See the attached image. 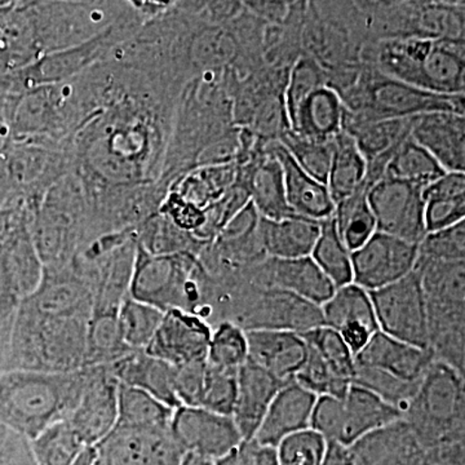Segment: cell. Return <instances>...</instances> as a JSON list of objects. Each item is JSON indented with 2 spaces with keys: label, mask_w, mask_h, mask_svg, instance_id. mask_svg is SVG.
<instances>
[{
  "label": "cell",
  "mask_w": 465,
  "mask_h": 465,
  "mask_svg": "<svg viewBox=\"0 0 465 465\" xmlns=\"http://www.w3.org/2000/svg\"><path fill=\"white\" fill-rule=\"evenodd\" d=\"M349 451L354 465H439L403 418L366 434Z\"/></svg>",
  "instance_id": "20"
},
{
  "label": "cell",
  "mask_w": 465,
  "mask_h": 465,
  "mask_svg": "<svg viewBox=\"0 0 465 465\" xmlns=\"http://www.w3.org/2000/svg\"><path fill=\"white\" fill-rule=\"evenodd\" d=\"M366 177V158L358 149L356 140L342 130L333 137L331 168L326 183L333 204L345 200L362 186H367Z\"/></svg>",
  "instance_id": "34"
},
{
  "label": "cell",
  "mask_w": 465,
  "mask_h": 465,
  "mask_svg": "<svg viewBox=\"0 0 465 465\" xmlns=\"http://www.w3.org/2000/svg\"><path fill=\"white\" fill-rule=\"evenodd\" d=\"M321 222L302 216L272 222L260 217L259 238L262 252L271 259L307 258L313 252Z\"/></svg>",
  "instance_id": "31"
},
{
  "label": "cell",
  "mask_w": 465,
  "mask_h": 465,
  "mask_svg": "<svg viewBox=\"0 0 465 465\" xmlns=\"http://www.w3.org/2000/svg\"><path fill=\"white\" fill-rule=\"evenodd\" d=\"M85 381V369L69 372L9 370L0 375V425L30 440L66 420Z\"/></svg>",
  "instance_id": "3"
},
{
  "label": "cell",
  "mask_w": 465,
  "mask_h": 465,
  "mask_svg": "<svg viewBox=\"0 0 465 465\" xmlns=\"http://www.w3.org/2000/svg\"><path fill=\"white\" fill-rule=\"evenodd\" d=\"M170 430L186 454L216 461L243 442L232 416L203 407L180 406L173 411Z\"/></svg>",
  "instance_id": "15"
},
{
  "label": "cell",
  "mask_w": 465,
  "mask_h": 465,
  "mask_svg": "<svg viewBox=\"0 0 465 465\" xmlns=\"http://www.w3.org/2000/svg\"><path fill=\"white\" fill-rule=\"evenodd\" d=\"M30 232L45 268L67 264L91 243L90 208L75 173L64 174L48 189L32 215Z\"/></svg>",
  "instance_id": "7"
},
{
  "label": "cell",
  "mask_w": 465,
  "mask_h": 465,
  "mask_svg": "<svg viewBox=\"0 0 465 465\" xmlns=\"http://www.w3.org/2000/svg\"><path fill=\"white\" fill-rule=\"evenodd\" d=\"M109 58L108 100L65 148L85 192L158 183L173 130L179 85Z\"/></svg>",
  "instance_id": "1"
},
{
  "label": "cell",
  "mask_w": 465,
  "mask_h": 465,
  "mask_svg": "<svg viewBox=\"0 0 465 465\" xmlns=\"http://www.w3.org/2000/svg\"><path fill=\"white\" fill-rule=\"evenodd\" d=\"M249 188L250 202L262 219L278 222L296 216L287 203L282 166L273 153L253 171Z\"/></svg>",
  "instance_id": "35"
},
{
  "label": "cell",
  "mask_w": 465,
  "mask_h": 465,
  "mask_svg": "<svg viewBox=\"0 0 465 465\" xmlns=\"http://www.w3.org/2000/svg\"><path fill=\"white\" fill-rule=\"evenodd\" d=\"M403 419L433 452L439 465H464V375L434 361L403 410Z\"/></svg>",
  "instance_id": "2"
},
{
  "label": "cell",
  "mask_w": 465,
  "mask_h": 465,
  "mask_svg": "<svg viewBox=\"0 0 465 465\" xmlns=\"http://www.w3.org/2000/svg\"><path fill=\"white\" fill-rule=\"evenodd\" d=\"M207 361L174 367V390L180 405L200 407Z\"/></svg>",
  "instance_id": "51"
},
{
  "label": "cell",
  "mask_w": 465,
  "mask_h": 465,
  "mask_svg": "<svg viewBox=\"0 0 465 465\" xmlns=\"http://www.w3.org/2000/svg\"><path fill=\"white\" fill-rule=\"evenodd\" d=\"M16 309L0 307V375L11 370L12 331Z\"/></svg>",
  "instance_id": "54"
},
{
  "label": "cell",
  "mask_w": 465,
  "mask_h": 465,
  "mask_svg": "<svg viewBox=\"0 0 465 465\" xmlns=\"http://www.w3.org/2000/svg\"><path fill=\"white\" fill-rule=\"evenodd\" d=\"M260 286L293 293L312 304L322 307L335 286L311 256L299 259H271L259 272Z\"/></svg>",
  "instance_id": "26"
},
{
  "label": "cell",
  "mask_w": 465,
  "mask_h": 465,
  "mask_svg": "<svg viewBox=\"0 0 465 465\" xmlns=\"http://www.w3.org/2000/svg\"><path fill=\"white\" fill-rule=\"evenodd\" d=\"M322 85H324L322 72L313 60L302 58L296 63L290 74L286 99H284V113H286L290 130L298 121L300 112L309 97Z\"/></svg>",
  "instance_id": "47"
},
{
  "label": "cell",
  "mask_w": 465,
  "mask_h": 465,
  "mask_svg": "<svg viewBox=\"0 0 465 465\" xmlns=\"http://www.w3.org/2000/svg\"><path fill=\"white\" fill-rule=\"evenodd\" d=\"M379 331L397 341L428 349L427 309L420 275L411 272L402 280L370 291Z\"/></svg>",
  "instance_id": "13"
},
{
  "label": "cell",
  "mask_w": 465,
  "mask_h": 465,
  "mask_svg": "<svg viewBox=\"0 0 465 465\" xmlns=\"http://www.w3.org/2000/svg\"><path fill=\"white\" fill-rule=\"evenodd\" d=\"M427 234L451 228L465 219V173H446L424 189Z\"/></svg>",
  "instance_id": "32"
},
{
  "label": "cell",
  "mask_w": 465,
  "mask_h": 465,
  "mask_svg": "<svg viewBox=\"0 0 465 465\" xmlns=\"http://www.w3.org/2000/svg\"><path fill=\"white\" fill-rule=\"evenodd\" d=\"M412 119H370L354 130L344 131L356 140L358 149L370 163L391 158L397 146L410 136Z\"/></svg>",
  "instance_id": "40"
},
{
  "label": "cell",
  "mask_w": 465,
  "mask_h": 465,
  "mask_svg": "<svg viewBox=\"0 0 465 465\" xmlns=\"http://www.w3.org/2000/svg\"><path fill=\"white\" fill-rule=\"evenodd\" d=\"M321 465H354V463L347 446L329 442L326 454H324L323 461Z\"/></svg>",
  "instance_id": "55"
},
{
  "label": "cell",
  "mask_w": 465,
  "mask_h": 465,
  "mask_svg": "<svg viewBox=\"0 0 465 465\" xmlns=\"http://www.w3.org/2000/svg\"><path fill=\"white\" fill-rule=\"evenodd\" d=\"M84 369V390L66 421L85 445L94 448L118 420V381L109 365Z\"/></svg>",
  "instance_id": "16"
},
{
  "label": "cell",
  "mask_w": 465,
  "mask_h": 465,
  "mask_svg": "<svg viewBox=\"0 0 465 465\" xmlns=\"http://www.w3.org/2000/svg\"><path fill=\"white\" fill-rule=\"evenodd\" d=\"M100 465H179L186 452L170 427L136 430L115 427L94 446Z\"/></svg>",
  "instance_id": "18"
},
{
  "label": "cell",
  "mask_w": 465,
  "mask_h": 465,
  "mask_svg": "<svg viewBox=\"0 0 465 465\" xmlns=\"http://www.w3.org/2000/svg\"><path fill=\"white\" fill-rule=\"evenodd\" d=\"M410 136L427 150L446 173H464V115L437 112L415 116Z\"/></svg>",
  "instance_id": "24"
},
{
  "label": "cell",
  "mask_w": 465,
  "mask_h": 465,
  "mask_svg": "<svg viewBox=\"0 0 465 465\" xmlns=\"http://www.w3.org/2000/svg\"><path fill=\"white\" fill-rule=\"evenodd\" d=\"M97 460L96 448H87L73 465H94Z\"/></svg>",
  "instance_id": "56"
},
{
  "label": "cell",
  "mask_w": 465,
  "mask_h": 465,
  "mask_svg": "<svg viewBox=\"0 0 465 465\" xmlns=\"http://www.w3.org/2000/svg\"><path fill=\"white\" fill-rule=\"evenodd\" d=\"M211 333L213 324L206 318L171 309L164 312L154 338L143 351L174 367L200 362L206 361Z\"/></svg>",
  "instance_id": "19"
},
{
  "label": "cell",
  "mask_w": 465,
  "mask_h": 465,
  "mask_svg": "<svg viewBox=\"0 0 465 465\" xmlns=\"http://www.w3.org/2000/svg\"><path fill=\"white\" fill-rule=\"evenodd\" d=\"M0 465H36L32 440L0 425Z\"/></svg>",
  "instance_id": "52"
},
{
  "label": "cell",
  "mask_w": 465,
  "mask_h": 465,
  "mask_svg": "<svg viewBox=\"0 0 465 465\" xmlns=\"http://www.w3.org/2000/svg\"><path fill=\"white\" fill-rule=\"evenodd\" d=\"M131 9V2H30L39 58L91 41Z\"/></svg>",
  "instance_id": "11"
},
{
  "label": "cell",
  "mask_w": 465,
  "mask_h": 465,
  "mask_svg": "<svg viewBox=\"0 0 465 465\" xmlns=\"http://www.w3.org/2000/svg\"><path fill=\"white\" fill-rule=\"evenodd\" d=\"M367 191L369 188L362 186L336 203L333 210L336 232L351 252L363 246L378 232L374 213L367 202Z\"/></svg>",
  "instance_id": "38"
},
{
  "label": "cell",
  "mask_w": 465,
  "mask_h": 465,
  "mask_svg": "<svg viewBox=\"0 0 465 465\" xmlns=\"http://www.w3.org/2000/svg\"><path fill=\"white\" fill-rule=\"evenodd\" d=\"M284 384L286 381L275 378L251 361L240 367L232 418L243 440H253L272 401Z\"/></svg>",
  "instance_id": "27"
},
{
  "label": "cell",
  "mask_w": 465,
  "mask_h": 465,
  "mask_svg": "<svg viewBox=\"0 0 465 465\" xmlns=\"http://www.w3.org/2000/svg\"><path fill=\"white\" fill-rule=\"evenodd\" d=\"M94 465H100V464H99V461H97V460H96V463H94Z\"/></svg>",
  "instance_id": "59"
},
{
  "label": "cell",
  "mask_w": 465,
  "mask_h": 465,
  "mask_svg": "<svg viewBox=\"0 0 465 465\" xmlns=\"http://www.w3.org/2000/svg\"><path fill=\"white\" fill-rule=\"evenodd\" d=\"M434 361L430 349L407 344L379 331L354 356L353 384L371 391L403 412Z\"/></svg>",
  "instance_id": "9"
},
{
  "label": "cell",
  "mask_w": 465,
  "mask_h": 465,
  "mask_svg": "<svg viewBox=\"0 0 465 465\" xmlns=\"http://www.w3.org/2000/svg\"><path fill=\"white\" fill-rule=\"evenodd\" d=\"M302 336L308 347L313 349L318 356L322 358L333 374L341 381L353 384L354 372H356L354 354L338 332L329 327L320 326L302 333Z\"/></svg>",
  "instance_id": "45"
},
{
  "label": "cell",
  "mask_w": 465,
  "mask_h": 465,
  "mask_svg": "<svg viewBox=\"0 0 465 465\" xmlns=\"http://www.w3.org/2000/svg\"><path fill=\"white\" fill-rule=\"evenodd\" d=\"M418 259L419 244L376 232L351 252L353 283L369 292L390 286L414 272Z\"/></svg>",
  "instance_id": "17"
},
{
  "label": "cell",
  "mask_w": 465,
  "mask_h": 465,
  "mask_svg": "<svg viewBox=\"0 0 465 465\" xmlns=\"http://www.w3.org/2000/svg\"><path fill=\"white\" fill-rule=\"evenodd\" d=\"M87 448L91 446L79 439L66 420L50 425L32 440L36 465H73Z\"/></svg>",
  "instance_id": "42"
},
{
  "label": "cell",
  "mask_w": 465,
  "mask_h": 465,
  "mask_svg": "<svg viewBox=\"0 0 465 465\" xmlns=\"http://www.w3.org/2000/svg\"><path fill=\"white\" fill-rule=\"evenodd\" d=\"M118 322V311H92L85 338L84 367L108 366L130 354Z\"/></svg>",
  "instance_id": "36"
},
{
  "label": "cell",
  "mask_w": 465,
  "mask_h": 465,
  "mask_svg": "<svg viewBox=\"0 0 465 465\" xmlns=\"http://www.w3.org/2000/svg\"><path fill=\"white\" fill-rule=\"evenodd\" d=\"M225 316L224 321L238 324L244 331L281 330L302 335L323 326L321 307L287 291L266 287L231 302Z\"/></svg>",
  "instance_id": "12"
},
{
  "label": "cell",
  "mask_w": 465,
  "mask_h": 465,
  "mask_svg": "<svg viewBox=\"0 0 465 465\" xmlns=\"http://www.w3.org/2000/svg\"><path fill=\"white\" fill-rule=\"evenodd\" d=\"M311 258L331 281L335 289L353 283L351 252L339 237L332 216L321 222L320 237Z\"/></svg>",
  "instance_id": "41"
},
{
  "label": "cell",
  "mask_w": 465,
  "mask_h": 465,
  "mask_svg": "<svg viewBox=\"0 0 465 465\" xmlns=\"http://www.w3.org/2000/svg\"><path fill=\"white\" fill-rule=\"evenodd\" d=\"M316 401V394L299 382H286L272 401L253 440L265 448L275 449L291 434L309 430Z\"/></svg>",
  "instance_id": "23"
},
{
  "label": "cell",
  "mask_w": 465,
  "mask_h": 465,
  "mask_svg": "<svg viewBox=\"0 0 465 465\" xmlns=\"http://www.w3.org/2000/svg\"><path fill=\"white\" fill-rule=\"evenodd\" d=\"M381 63L391 79L440 94H463L464 54L430 38L388 42Z\"/></svg>",
  "instance_id": "10"
},
{
  "label": "cell",
  "mask_w": 465,
  "mask_h": 465,
  "mask_svg": "<svg viewBox=\"0 0 465 465\" xmlns=\"http://www.w3.org/2000/svg\"><path fill=\"white\" fill-rule=\"evenodd\" d=\"M419 256L442 262H464L465 222L425 235L419 244Z\"/></svg>",
  "instance_id": "50"
},
{
  "label": "cell",
  "mask_w": 465,
  "mask_h": 465,
  "mask_svg": "<svg viewBox=\"0 0 465 465\" xmlns=\"http://www.w3.org/2000/svg\"><path fill=\"white\" fill-rule=\"evenodd\" d=\"M206 361L220 369L240 370L249 361L246 331L231 321L213 326Z\"/></svg>",
  "instance_id": "44"
},
{
  "label": "cell",
  "mask_w": 465,
  "mask_h": 465,
  "mask_svg": "<svg viewBox=\"0 0 465 465\" xmlns=\"http://www.w3.org/2000/svg\"><path fill=\"white\" fill-rule=\"evenodd\" d=\"M403 418L402 410L378 394L353 384L339 405L338 428L332 443L349 446L372 430Z\"/></svg>",
  "instance_id": "25"
},
{
  "label": "cell",
  "mask_w": 465,
  "mask_h": 465,
  "mask_svg": "<svg viewBox=\"0 0 465 465\" xmlns=\"http://www.w3.org/2000/svg\"><path fill=\"white\" fill-rule=\"evenodd\" d=\"M302 171L317 182L327 183L331 168L333 139L329 142L308 139L291 131L284 133L281 142Z\"/></svg>",
  "instance_id": "46"
},
{
  "label": "cell",
  "mask_w": 465,
  "mask_h": 465,
  "mask_svg": "<svg viewBox=\"0 0 465 465\" xmlns=\"http://www.w3.org/2000/svg\"><path fill=\"white\" fill-rule=\"evenodd\" d=\"M326 440L316 430H302L291 434L275 448L278 465H321L326 454Z\"/></svg>",
  "instance_id": "48"
},
{
  "label": "cell",
  "mask_w": 465,
  "mask_h": 465,
  "mask_svg": "<svg viewBox=\"0 0 465 465\" xmlns=\"http://www.w3.org/2000/svg\"><path fill=\"white\" fill-rule=\"evenodd\" d=\"M164 312L130 296L118 308V322L125 345L131 351H145L154 338Z\"/></svg>",
  "instance_id": "43"
},
{
  "label": "cell",
  "mask_w": 465,
  "mask_h": 465,
  "mask_svg": "<svg viewBox=\"0 0 465 465\" xmlns=\"http://www.w3.org/2000/svg\"><path fill=\"white\" fill-rule=\"evenodd\" d=\"M249 361L283 381L295 379L307 358V342L300 333L281 330L246 331Z\"/></svg>",
  "instance_id": "28"
},
{
  "label": "cell",
  "mask_w": 465,
  "mask_h": 465,
  "mask_svg": "<svg viewBox=\"0 0 465 465\" xmlns=\"http://www.w3.org/2000/svg\"><path fill=\"white\" fill-rule=\"evenodd\" d=\"M90 318L41 316L18 302L11 370L69 372L82 369Z\"/></svg>",
  "instance_id": "5"
},
{
  "label": "cell",
  "mask_w": 465,
  "mask_h": 465,
  "mask_svg": "<svg viewBox=\"0 0 465 465\" xmlns=\"http://www.w3.org/2000/svg\"><path fill=\"white\" fill-rule=\"evenodd\" d=\"M238 370L220 369L207 362L200 407L232 416L237 396Z\"/></svg>",
  "instance_id": "49"
},
{
  "label": "cell",
  "mask_w": 465,
  "mask_h": 465,
  "mask_svg": "<svg viewBox=\"0 0 465 465\" xmlns=\"http://www.w3.org/2000/svg\"><path fill=\"white\" fill-rule=\"evenodd\" d=\"M464 94H440L396 81L384 79L371 91L372 121L406 119L446 112L464 115Z\"/></svg>",
  "instance_id": "22"
},
{
  "label": "cell",
  "mask_w": 465,
  "mask_h": 465,
  "mask_svg": "<svg viewBox=\"0 0 465 465\" xmlns=\"http://www.w3.org/2000/svg\"><path fill=\"white\" fill-rule=\"evenodd\" d=\"M179 465H213V461L197 457V455L185 454V457L183 458L182 463Z\"/></svg>",
  "instance_id": "57"
},
{
  "label": "cell",
  "mask_w": 465,
  "mask_h": 465,
  "mask_svg": "<svg viewBox=\"0 0 465 465\" xmlns=\"http://www.w3.org/2000/svg\"><path fill=\"white\" fill-rule=\"evenodd\" d=\"M321 312L323 326L338 332L354 356L379 332L371 296L356 283L336 289Z\"/></svg>",
  "instance_id": "21"
},
{
  "label": "cell",
  "mask_w": 465,
  "mask_h": 465,
  "mask_svg": "<svg viewBox=\"0 0 465 465\" xmlns=\"http://www.w3.org/2000/svg\"><path fill=\"white\" fill-rule=\"evenodd\" d=\"M465 262H442L419 256L427 309L428 349L434 360L465 374ZM465 376V375H464Z\"/></svg>",
  "instance_id": "6"
},
{
  "label": "cell",
  "mask_w": 465,
  "mask_h": 465,
  "mask_svg": "<svg viewBox=\"0 0 465 465\" xmlns=\"http://www.w3.org/2000/svg\"><path fill=\"white\" fill-rule=\"evenodd\" d=\"M424 186L382 176L367 191L376 231L420 244L427 235Z\"/></svg>",
  "instance_id": "14"
},
{
  "label": "cell",
  "mask_w": 465,
  "mask_h": 465,
  "mask_svg": "<svg viewBox=\"0 0 465 465\" xmlns=\"http://www.w3.org/2000/svg\"><path fill=\"white\" fill-rule=\"evenodd\" d=\"M148 21L131 2V9L91 41L45 54L25 67L0 76V94H21L41 85L63 84L105 60L114 48L133 38Z\"/></svg>",
  "instance_id": "8"
},
{
  "label": "cell",
  "mask_w": 465,
  "mask_h": 465,
  "mask_svg": "<svg viewBox=\"0 0 465 465\" xmlns=\"http://www.w3.org/2000/svg\"><path fill=\"white\" fill-rule=\"evenodd\" d=\"M109 367L119 384L146 391L171 409L182 406L174 390V366L170 363L136 351Z\"/></svg>",
  "instance_id": "30"
},
{
  "label": "cell",
  "mask_w": 465,
  "mask_h": 465,
  "mask_svg": "<svg viewBox=\"0 0 465 465\" xmlns=\"http://www.w3.org/2000/svg\"><path fill=\"white\" fill-rule=\"evenodd\" d=\"M445 173L439 162L409 136L388 159L382 176L427 188Z\"/></svg>",
  "instance_id": "39"
},
{
  "label": "cell",
  "mask_w": 465,
  "mask_h": 465,
  "mask_svg": "<svg viewBox=\"0 0 465 465\" xmlns=\"http://www.w3.org/2000/svg\"><path fill=\"white\" fill-rule=\"evenodd\" d=\"M0 137H7V134H5V131H3V128L0 127Z\"/></svg>",
  "instance_id": "58"
},
{
  "label": "cell",
  "mask_w": 465,
  "mask_h": 465,
  "mask_svg": "<svg viewBox=\"0 0 465 465\" xmlns=\"http://www.w3.org/2000/svg\"><path fill=\"white\" fill-rule=\"evenodd\" d=\"M273 154L282 166L286 200L292 213L316 222L331 217L335 204L326 183L302 171L282 143H275Z\"/></svg>",
  "instance_id": "29"
},
{
  "label": "cell",
  "mask_w": 465,
  "mask_h": 465,
  "mask_svg": "<svg viewBox=\"0 0 465 465\" xmlns=\"http://www.w3.org/2000/svg\"><path fill=\"white\" fill-rule=\"evenodd\" d=\"M213 465H278V463L274 449L265 448L251 440H243L228 455L213 461Z\"/></svg>",
  "instance_id": "53"
},
{
  "label": "cell",
  "mask_w": 465,
  "mask_h": 465,
  "mask_svg": "<svg viewBox=\"0 0 465 465\" xmlns=\"http://www.w3.org/2000/svg\"><path fill=\"white\" fill-rule=\"evenodd\" d=\"M213 295L215 283L198 255L191 252L153 255L136 243L130 298L162 312L180 309L208 320Z\"/></svg>",
  "instance_id": "4"
},
{
  "label": "cell",
  "mask_w": 465,
  "mask_h": 465,
  "mask_svg": "<svg viewBox=\"0 0 465 465\" xmlns=\"http://www.w3.org/2000/svg\"><path fill=\"white\" fill-rule=\"evenodd\" d=\"M173 411L146 391L118 382V420L115 427L136 430L168 428Z\"/></svg>",
  "instance_id": "37"
},
{
  "label": "cell",
  "mask_w": 465,
  "mask_h": 465,
  "mask_svg": "<svg viewBox=\"0 0 465 465\" xmlns=\"http://www.w3.org/2000/svg\"><path fill=\"white\" fill-rule=\"evenodd\" d=\"M345 116L341 97L324 84L309 97L290 131L308 139L329 142L344 130Z\"/></svg>",
  "instance_id": "33"
}]
</instances>
